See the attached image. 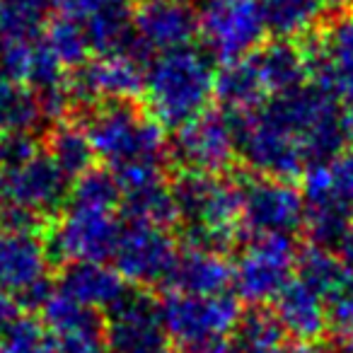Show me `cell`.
Here are the masks:
<instances>
[{"label": "cell", "instance_id": "cell-15", "mask_svg": "<svg viewBox=\"0 0 353 353\" xmlns=\"http://www.w3.org/2000/svg\"><path fill=\"white\" fill-rule=\"evenodd\" d=\"M176 254L179 247L167 228L128 223L112 261L126 283L148 290L167 283Z\"/></svg>", "mask_w": 353, "mask_h": 353}, {"label": "cell", "instance_id": "cell-19", "mask_svg": "<svg viewBox=\"0 0 353 353\" xmlns=\"http://www.w3.org/2000/svg\"><path fill=\"white\" fill-rule=\"evenodd\" d=\"M56 290L104 314L128 293V283L107 261H70L61 266Z\"/></svg>", "mask_w": 353, "mask_h": 353}, {"label": "cell", "instance_id": "cell-46", "mask_svg": "<svg viewBox=\"0 0 353 353\" xmlns=\"http://www.w3.org/2000/svg\"><path fill=\"white\" fill-rule=\"evenodd\" d=\"M339 348H341L339 353H353V334H351V336L339 339Z\"/></svg>", "mask_w": 353, "mask_h": 353}, {"label": "cell", "instance_id": "cell-37", "mask_svg": "<svg viewBox=\"0 0 353 353\" xmlns=\"http://www.w3.org/2000/svg\"><path fill=\"white\" fill-rule=\"evenodd\" d=\"M32 46L27 41L0 39V83H25Z\"/></svg>", "mask_w": 353, "mask_h": 353}, {"label": "cell", "instance_id": "cell-5", "mask_svg": "<svg viewBox=\"0 0 353 353\" xmlns=\"http://www.w3.org/2000/svg\"><path fill=\"white\" fill-rule=\"evenodd\" d=\"M121 211L65 206L44 228V242L51 264L70 261H109L123 235Z\"/></svg>", "mask_w": 353, "mask_h": 353}, {"label": "cell", "instance_id": "cell-23", "mask_svg": "<svg viewBox=\"0 0 353 353\" xmlns=\"http://www.w3.org/2000/svg\"><path fill=\"white\" fill-rule=\"evenodd\" d=\"M269 90L261 83L254 63L247 59L221 63L216 70V92L213 99L218 102V109L235 117H250L259 112L269 102Z\"/></svg>", "mask_w": 353, "mask_h": 353}, {"label": "cell", "instance_id": "cell-7", "mask_svg": "<svg viewBox=\"0 0 353 353\" xmlns=\"http://www.w3.org/2000/svg\"><path fill=\"white\" fill-rule=\"evenodd\" d=\"M167 334L179 351L223 341L240 322V298L230 293L187 295L167 293L160 300Z\"/></svg>", "mask_w": 353, "mask_h": 353}, {"label": "cell", "instance_id": "cell-31", "mask_svg": "<svg viewBox=\"0 0 353 353\" xmlns=\"http://www.w3.org/2000/svg\"><path fill=\"white\" fill-rule=\"evenodd\" d=\"M70 206L121 211V187L109 167H92L70 187Z\"/></svg>", "mask_w": 353, "mask_h": 353}, {"label": "cell", "instance_id": "cell-40", "mask_svg": "<svg viewBox=\"0 0 353 353\" xmlns=\"http://www.w3.org/2000/svg\"><path fill=\"white\" fill-rule=\"evenodd\" d=\"M20 314H22V310H20V305L15 303V298L0 290V332H3L12 319L20 317Z\"/></svg>", "mask_w": 353, "mask_h": 353}, {"label": "cell", "instance_id": "cell-26", "mask_svg": "<svg viewBox=\"0 0 353 353\" xmlns=\"http://www.w3.org/2000/svg\"><path fill=\"white\" fill-rule=\"evenodd\" d=\"M266 32L274 39L300 41L319 30L322 8L314 0H256Z\"/></svg>", "mask_w": 353, "mask_h": 353}, {"label": "cell", "instance_id": "cell-43", "mask_svg": "<svg viewBox=\"0 0 353 353\" xmlns=\"http://www.w3.org/2000/svg\"><path fill=\"white\" fill-rule=\"evenodd\" d=\"M179 353H237L232 341H216V343H206V346H199V348H189V351H179Z\"/></svg>", "mask_w": 353, "mask_h": 353}, {"label": "cell", "instance_id": "cell-18", "mask_svg": "<svg viewBox=\"0 0 353 353\" xmlns=\"http://www.w3.org/2000/svg\"><path fill=\"white\" fill-rule=\"evenodd\" d=\"M49 252L44 232L0 230V290L20 298L49 279Z\"/></svg>", "mask_w": 353, "mask_h": 353}, {"label": "cell", "instance_id": "cell-49", "mask_svg": "<svg viewBox=\"0 0 353 353\" xmlns=\"http://www.w3.org/2000/svg\"><path fill=\"white\" fill-rule=\"evenodd\" d=\"M3 141H6V133L0 131V148H3Z\"/></svg>", "mask_w": 353, "mask_h": 353}, {"label": "cell", "instance_id": "cell-14", "mask_svg": "<svg viewBox=\"0 0 353 353\" xmlns=\"http://www.w3.org/2000/svg\"><path fill=\"white\" fill-rule=\"evenodd\" d=\"M310 65V80L336 99L353 102V12H339L332 22L300 39Z\"/></svg>", "mask_w": 353, "mask_h": 353}, {"label": "cell", "instance_id": "cell-29", "mask_svg": "<svg viewBox=\"0 0 353 353\" xmlns=\"http://www.w3.org/2000/svg\"><path fill=\"white\" fill-rule=\"evenodd\" d=\"M285 343V332L276 314L266 307H252L242 312L235 332L232 346L237 353H276Z\"/></svg>", "mask_w": 353, "mask_h": 353}, {"label": "cell", "instance_id": "cell-16", "mask_svg": "<svg viewBox=\"0 0 353 353\" xmlns=\"http://www.w3.org/2000/svg\"><path fill=\"white\" fill-rule=\"evenodd\" d=\"M133 59L145 63V59L157 54L192 46L194 39H199V10L189 3L143 0L141 6L133 8Z\"/></svg>", "mask_w": 353, "mask_h": 353}, {"label": "cell", "instance_id": "cell-2", "mask_svg": "<svg viewBox=\"0 0 353 353\" xmlns=\"http://www.w3.org/2000/svg\"><path fill=\"white\" fill-rule=\"evenodd\" d=\"M170 189L187 245L208 247L225 254L245 237L237 179L176 170Z\"/></svg>", "mask_w": 353, "mask_h": 353}, {"label": "cell", "instance_id": "cell-35", "mask_svg": "<svg viewBox=\"0 0 353 353\" xmlns=\"http://www.w3.org/2000/svg\"><path fill=\"white\" fill-rule=\"evenodd\" d=\"M65 65L59 61V56L51 51V46L41 37L39 41H34L32 46V59H30V70H27V80L30 88L34 92H49V90L63 88L68 83L65 78Z\"/></svg>", "mask_w": 353, "mask_h": 353}, {"label": "cell", "instance_id": "cell-22", "mask_svg": "<svg viewBox=\"0 0 353 353\" xmlns=\"http://www.w3.org/2000/svg\"><path fill=\"white\" fill-rule=\"evenodd\" d=\"M259 73L261 83L266 85L269 94L293 92V90L307 85L310 65L300 41L293 39H266L254 54L250 56Z\"/></svg>", "mask_w": 353, "mask_h": 353}, {"label": "cell", "instance_id": "cell-42", "mask_svg": "<svg viewBox=\"0 0 353 353\" xmlns=\"http://www.w3.org/2000/svg\"><path fill=\"white\" fill-rule=\"evenodd\" d=\"M332 252L339 256V261H341L346 269H353V225L348 228L346 235L336 242V247H334Z\"/></svg>", "mask_w": 353, "mask_h": 353}, {"label": "cell", "instance_id": "cell-13", "mask_svg": "<svg viewBox=\"0 0 353 353\" xmlns=\"http://www.w3.org/2000/svg\"><path fill=\"white\" fill-rule=\"evenodd\" d=\"M237 133H240V160L252 174L293 182L310 167L298 141L279 123L271 121L261 109L250 117H237Z\"/></svg>", "mask_w": 353, "mask_h": 353}, {"label": "cell", "instance_id": "cell-33", "mask_svg": "<svg viewBox=\"0 0 353 353\" xmlns=\"http://www.w3.org/2000/svg\"><path fill=\"white\" fill-rule=\"evenodd\" d=\"M44 41L51 46V51L59 56L61 63L73 70H78L80 65L88 63L90 54H92L88 34H85V27L80 25L78 20L61 15V12L51 20L49 30H46V34H44Z\"/></svg>", "mask_w": 353, "mask_h": 353}, {"label": "cell", "instance_id": "cell-41", "mask_svg": "<svg viewBox=\"0 0 353 353\" xmlns=\"http://www.w3.org/2000/svg\"><path fill=\"white\" fill-rule=\"evenodd\" d=\"M276 353H336L319 341H285Z\"/></svg>", "mask_w": 353, "mask_h": 353}, {"label": "cell", "instance_id": "cell-38", "mask_svg": "<svg viewBox=\"0 0 353 353\" xmlns=\"http://www.w3.org/2000/svg\"><path fill=\"white\" fill-rule=\"evenodd\" d=\"M329 176H332V189L348 208H353V145L343 148L336 157L327 162Z\"/></svg>", "mask_w": 353, "mask_h": 353}, {"label": "cell", "instance_id": "cell-30", "mask_svg": "<svg viewBox=\"0 0 353 353\" xmlns=\"http://www.w3.org/2000/svg\"><path fill=\"white\" fill-rule=\"evenodd\" d=\"M41 322L56 336H63V334H97V336H104V314L92 307H85L78 300L68 298L59 290L41 310Z\"/></svg>", "mask_w": 353, "mask_h": 353}, {"label": "cell", "instance_id": "cell-24", "mask_svg": "<svg viewBox=\"0 0 353 353\" xmlns=\"http://www.w3.org/2000/svg\"><path fill=\"white\" fill-rule=\"evenodd\" d=\"M44 150L70 182L92 170L97 157L85 126L75 121H61L51 126L44 138Z\"/></svg>", "mask_w": 353, "mask_h": 353}, {"label": "cell", "instance_id": "cell-34", "mask_svg": "<svg viewBox=\"0 0 353 353\" xmlns=\"http://www.w3.org/2000/svg\"><path fill=\"white\" fill-rule=\"evenodd\" d=\"M51 332L34 314L22 312L0 332V353H49Z\"/></svg>", "mask_w": 353, "mask_h": 353}, {"label": "cell", "instance_id": "cell-9", "mask_svg": "<svg viewBox=\"0 0 353 353\" xmlns=\"http://www.w3.org/2000/svg\"><path fill=\"white\" fill-rule=\"evenodd\" d=\"M240 182L245 237L293 235L303 230L305 196L298 184L264 174H245Z\"/></svg>", "mask_w": 353, "mask_h": 353}, {"label": "cell", "instance_id": "cell-10", "mask_svg": "<svg viewBox=\"0 0 353 353\" xmlns=\"http://www.w3.org/2000/svg\"><path fill=\"white\" fill-rule=\"evenodd\" d=\"M298 247L293 235L250 237L232 264V288L237 298L252 305L274 300L295 274Z\"/></svg>", "mask_w": 353, "mask_h": 353}, {"label": "cell", "instance_id": "cell-39", "mask_svg": "<svg viewBox=\"0 0 353 353\" xmlns=\"http://www.w3.org/2000/svg\"><path fill=\"white\" fill-rule=\"evenodd\" d=\"M49 353H107V343L97 334H51Z\"/></svg>", "mask_w": 353, "mask_h": 353}, {"label": "cell", "instance_id": "cell-45", "mask_svg": "<svg viewBox=\"0 0 353 353\" xmlns=\"http://www.w3.org/2000/svg\"><path fill=\"white\" fill-rule=\"evenodd\" d=\"M343 131H346V141L353 143V102L343 109Z\"/></svg>", "mask_w": 353, "mask_h": 353}, {"label": "cell", "instance_id": "cell-32", "mask_svg": "<svg viewBox=\"0 0 353 353\" xmlns=\"http://www.w3.org/2000/svg\"><path fill=\"white\" fill-rule=\"evenodd\" d=\"M346 274V266L339 261V256L332 250H324L317 245H305L298 247V256H295V279L303 283L312 285L317 293L327 295L334 285L341 281Z\"/></svg>", "mask_w": 353, "mask_h": 353}, {"label": "cell", "instance_id": "cell-12", "mask_svg": "<svg viewBox=\"0 0 353 353\" xmlns=\"http://www.w3.org/2000/svg\"><path fill=\"white\" fill-rule=\"evenodd\" d=\"M145 88V63L128 54L94 56L68 78V92L75 112L104 102H138Z\"/></svg>", "mask_w": 353, "mask_h": 353}, {"label": "cell", "instance_id": "cell-3", "mask_svg": "<svg viewBox=\"0 0 353 353\" xmlns=\"http://www.w3.org/2000/svg\"><path fill=\"white\" fill-rule=\"evenodd\" d=\"M83 117L90 143L109 170L131 162H170L167 128L138 107V102H104L88 109Z\"/></svg>", "mask_w": 353, "mask_h": 353}, {"label": "cell", "instance_id": "cell-17", "mask_svg": "<svg viewBox=\"0 0 353 353\" xmlns=\"http://www.w3.org/2000/svg\"><path fill=\"white\" fill-rule=\"evenodd\" d=\"M0 182H3V194L8 203L37 213L46 223L68 206L70 187H73V182L61 172V167L46 155V150H41L39 155L15 170H6L0 174Z\"/></svg>", "mask_w": 353, "mask_h": 353}, {"label": "cell", "instance_id": "cell-47", "mask_svg": "<svg viewBox=\"0 0 353 353\" xmlns=\"http://www.w3.org/2000/svg\"><path fill=\"white\" fill-rule=\"evenodd\" d=\"M3 201H6V194H3V182H0V211H3Z\"/></svg>", "mask_w": 353, "mask_h": 353}, {"label": "cell", "instance_id": "cell-25", "mask_svg": "<svg viewBox=\"0 0 353 353\" xmlns=\"http://www.w3.org/2000/svg\"><path fill=\"white\" fill-rule=\"evenodd\" d=\"M59 12L56 0H0V39L34 44Z\"/></svg>", "mask_w": 353, "mask_h": 353}, {"label": "cell", "instance_id": "cell-21", "mask_svg": "<svg viewBox=\"0 0 353 353\" xmlns=\"http://www.w3.org/2000/svg\"><path fill=\"white\" fill-rule=\"evenodd\" d=\"M271 303V312L276 314L283 332L293 336V341H319L329 329L324 295L295 276Z\"/></svg>", "mask_w": 353, "mask_h": 353}, {"label": "cell", "instance_id": "cell-48", "mask_svg": "<svg viewBox=\"0 0 353 353\" xmlns=\"http://www.w3.org/2000/svg\"><path fill=\"white\" fill-rule=\"evenodd\" d=\"M165 3H189V0H165Z\"/></svg>", "mask_w": 353, "mask_h": 353}, {"label": "cell", "instance_id": "cell-4", "mask_svg": "<svg viewBox=\"0 0 353 353\" xmlns=\"http://www.w3.org/2000/svg\"><path fill=\"white\" fill-rule=\"evenodd\" d=\"M261 112L298 141L310 165L329 162L343 150L346 131L341 99L319 85L307 83L293 92L279 94Z\"/></svg>", "mask_w": 353, "mask_h": 353}, {"label": "cell", "instance_id": "cell-8", "mask_svg": "<svg viewBox=\"0 0 353 353\" xmlns=\"http://www.w3.org/2000/svg\"><path fill=\"white\" fill-rule=\"evenodd\" d=\"M266 34L256 0H206L199 8V41L218 63L252 56Z\"/></svg>", "mask_w": 353, "mask_h": 353}, {"label": "cell", "instance_id": "cell-20", "mask_svg": "<svg viewBox=\"0 0 353 353\" xmlns=\"http://www.w3.org/2000/svg\"><path fill=\"white\" fill-rule=\"evenodd\" d=\"M232 285V261L223 252L208 247L187 245L179 250L172 274L165 283L167 293L218 295Z\"/></svg>", "mask_w": 353, "mask_h": 353}, {"label": "cell", "instance_id": "cell-6", "mask_svg": "<svg viewBox=\"0 0 353 353\" xmlns=\"http://www.w3.org/2000/svg\"><path fill=\"white\" fill-rule=\"evenodd\" d=\"M240 160L237 117L223 109H208L194 121L176 128L170 143V162L176 170L228 176Z\"/></svg>", "mask_w": 353, "mask_h": 353}, {"label": "cell", "instance_id": "cell-11", "mask_svg": "<svg viewBox=\"0 0 353 353\" xmlns=\"http://www.w3.org/2000/svg\"><path fill=\"white\" fill-rule=\"evenodd\" d=\"M104 343L112 353H174L160 300L143 288H128L104 312Z\"/></svg>", "mask_w": 353, "mask_h": 353}, {"label": "cell", "instance_id": "cell-36", "mask_svg": "<svg viewBox=\"0 0 353 353\" xmlns=\"http://www.w3.org/2000/svg\"><path fill=\"white\" fill-rule=\"evenodd\" d=\"M329 329L339 339L353 334V269H346L336 285L324 295Z\"/></svg>", "mask_w": 353, "mask_h": 353}, {"label": "cell", "instance_id": "cell-28", "mask_svg": "<svg viewBox=\"0 0 353 353\" xmlns=\"http://www.w3.org/2000/svg\"><path fill=\"white\" fill-rule=\"evenodd\" d=\"M44 123L49 126L39 94L34 90L22 83H0V131L6 136L10 133L37 136Z\"/></svg>", "mask_w": 353, "mask_h": 353}, {"label": "cell", "instance_id": "cell-27", "mask_svg": "<svg viewBox=\"0 0 353 353\" xmlns=\"http://www.w3.org/2000/svg\"><path fill=\"white\" fill-rule=\"evenodd\" d=\"M351 225H353L351 208H348L336 194L305 199L303 230H305V235H307L310 245L334 250L336 242L346 235V230Z\"/></svg>", "mask_w": 353, "mask_h": 353}, {"label": "cell", "instance_id": "cell-1", "mask_svg": "<svg viewBox=\"0 0 353 353\" xmlns=\"http://www.w3.org/2000/svg\"><path fill=\"white\" fill-rule=\"evenodd\" d=\"M216 92V65L203 49L157 54L145 65L143 109L165 128H182L211 109Z\"/></svg>", "mask_w": 353, "mask_h": 353}, {"label": "cell", "instance_id": "cell-44", "mask_svg": "<svg viewBox=\"0 0 353 353\" xmlns=\"http://www.w3.org/2000/svg\"><path fill=\"white\" fill-rule=\"evenodd\" d=\"M322 10H334L339 15V12H346L348 8L353 6V0H314Z\"/></svg>", "mask_w": 353, "mask_h": 353}]
</instances>
